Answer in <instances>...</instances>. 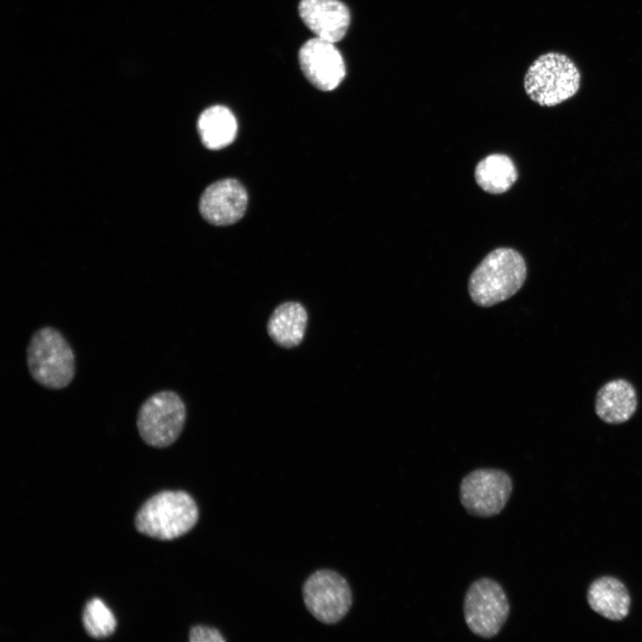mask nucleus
<instances>
[{
    "instance_id": "f257e3e1",
    "label": "nucleus",
    "mask_w": 642,
    "mask_h": 642,
    "mask_svg": "<svg viewBox=\"0 0 642 642\" xmlns=\"http://www.w3.org/2000/svg\"><path fill=\"white\" fill-rule=\"evenodd\" d=\"M526 276L525 260L517 251L495 249L473 271L468 283L470 297L481 307L498 304L515 294Z\"/></svg>"
},
{
    "instance_id": "f03ea898",
    "label": "nucleus",
    "mask_w": 642,
    "mask_h": 642,
    "mask_svg": "<svg viewBox=\"0 0 642 642\" xmlns=\"http://www.w3.org/2000/svg\"><path fill=\"white\" fill-rule=\"evenodd\" d=\"M581 73L567 54L556 51L544 53L528 67L523 88L528 97L543 107L556 106L580 90Z\"/></svg>"
},
{
    "instance_id": "7ed1b4c3",
    "label": "nucleus",
    "mask_w": 642,
    "mask_h": 642,
    "mask_svg": "<svg viewBox=\"0 0 642 642\" xmlns=\"http://www.w3.org/2000/svg\"><path fill=\"white\" fill-rule=\"evenodd\" d=\"M27 365L33 380L50 390L66 388L76 374L75 353L62 332L53 326L41 327L31 335Z\"/></svg>"
},
{
    "instance_id": "20e7f679",
    "label": "nucleus",
    "mask_w": 642,
    "mask_h": 642,
    "mask_svg": "<svg viewBox=\"0 0 642 642\" xmlns=\"http://www.w3.org/2000/svg\"><path fill=\"white\" fill-rule=\"evenodd\" d=\"M199 517L193 498L181 490L161 491L149 498L136 516V530L151 538L170 540L188 532Z\"/></svg>"
},
{
    "instance_id": "39448f33",
    "label": "nucleus",
    "mask_w": 642,
    "mask_h": 642,
    "mask_svg": "<svg viewBox=\"0 0 642 642\" xmlns=\"http://www.w3.org/2000/svg\"><path fill=\"white\" fill-rule=\"evenodd\" d=\"M186 407L176 391L163 390L148 397L136 415L141 439L153 448H167L180 436L185 424Z\"/></svg>"
},
{
    "instance_id": "423d86ee",
    "label": "nucleus",
    "mask_w": 642,
    "mask_h": 642,
    "mask_svg": "<svg viewBox=\"0 0 642 642\" xmlns=\"http://www.w3.org/2000/svg\"><path fill=\"white\" fill-rule=\"evenodd\" d=\"M510 607L502 587L495 580L482 578L466 591L464 616L469 630L475 635L490 638L506 623Z\"/></svg>"
},
{
    "instance_id": "0eeeda50",
    "label": "nucleus",
    "mask_w": 642,
    "mask_h": 642,
    "mask_svg": "<svg viewBox=\"0 0 642 642\" xmlns=\"http://www.w3.org/2000/svg\"><path fill=\"white\" fill-rule=\"evenodd\" d=\"M512 490V480L506 472L477 469L463 478L459 490L460 500L469 514L490 517L504 509Z\"/></svg>"
},
{
    "instance_id": "6e6552de",
    "label": "nucleus",
    "mask_w": 642,
    "mask_h": 642,
    "mask_svg": "<svg viewBox=\"0 0 642 642\" xmlns=\"http://www.w3.org/2000/svg\"><path fill=\"white\" fill-rule=\"evenodd\" d=\"M307 609L318 621L334 623L342 620L352 604L347 580L331 570H319L305 581L302 589Z\"/></svg>"
},
{
    "instance_id": "1a4fd4ad",
    "label": "nucleus",
    "mask_w": 642,
    "mask_h": 642,
    "mask_svg": "<svg viewBox=\"0 0 642 642\" xmlns=\"http://www.w3.org/2000/svg\"><path fill=\"white\" fill-rule=\"evenodd\" d=\"M334 43L315 37L308 40L299 52L300 68L317 88L331 91L343 80L346 68Z\"/></svg>"
},
{
    "instance_id": "9d476101",
    "label": "nucleus",
    "mask_w": 642,
    "mask_h": 642,
    "mask_svg": "<svg viewBox=\"0 0 642 642\" xmlns=\"http://www.w3.org/2000/svg\"><path fill=\"white\" fill-rule=\"evenodd\" d=\"M248 195L235 178H225L209 185L200 199L203 218L215 226H227L241 219L246 210Z\"/></svg>"
},
{
    "instance_id": "9b49d317",
    "label": "nucleus",
    "mask_w": 642,
    "mask_h": 642,
    "mask_svg": "<svg viewBox=\"0 0 642 642\" xmlns=\"http://www.w3.org/2000/svg\"><path fill=\"white\" fill-rule=\"evenodd\" d=\"M299 12L317 37L333 43L344 37L350 23V10L339 0H301Z\"/></svg>"
},
{
    "instance_id": "f8f14e48",
    "label": "nucleus",
    "mask_w": 642,
    "mask_h": 642,
    "mask_svg": "<svg viewBox=\"0 0 642 642\" xmlns=\"http://www.w3.org/2000/svg\"><path fill=\"white\" fill-rule=\"evenodd\" d=\"M308 314L302 304L286 301L272 312L267 325L269 337L284 348L298 346L303 340Z\"/></svg>"
},
{
    "instance_id": "ddd939ff",
    "label": "nucleus",
    "mask_w": 642,
    "mask_h": 642,
    "mask_svg": "<svg viewBox=\"0 0 642 642\" xmlns=\"http://www.w3.org/2000/svg\"><path fill=\"white\" fill-rule=\"evenodd\" d=\"M637 408V395L632 385L617 379L605 383L596 398V413L608 424L629 420Z\"/></svg>"
},
{
    "instance_id": "4468645a",
    "label": "nucleus",
    "mask_w": 642,
    "mask_h": 642,
    "mask_svg": "<svg viewBox=\"0 0 642 642\" xmlns=\"http://www.w3.org/2000/svg\"><path fill=\"white\" fill-rule=\"evenodd\" d=\"M588 602L595 612L612 621L625 618L630 605L625 586L613 577L595 580L588 591Z\"/></svg>"
},
{
    "instance_id": "2eb2a0df",
    "label": "nucleus",
    "mask_w": 642,
    "mask_h": 642,
    "mask_svg": "<svg viewBox=\"0 0 642 642\" xmlns=\"http://www.w3.org/2000/svg\"><path fill=\"white\" fill-rule=\"evenodd\" d=\"M197 128L206 148L219 150L234 142L237 133V122L228 108L215 105L201 113Z\"/></svg>"
},
{
    "instance_id": "dca6fc26",
    "label": "nucleus",
    "mask_w": 642,
    "mask_h": 642,
    "mask_svg": "<svg viewBox=\"0 0 642 642\" xmlns=\"http://www.w3.org/2000/svg\"><path fill=\"white\" fill-rule=\"evenodd\" d=\"M518 177L514 161L506 155L490 154L478 162L474 177L478 185L493 194L508 191Z\"/></svg>"
},
{
    "instance_id": "f3484780",
    "label": "nucleus",
    "mask_w": 642,
    "mask_h": 642,
    "mask_svg": "<svg viewBox=\"0 0 642 642\" xmlns=\"http://www.w3.org/2000/svg\"><path fill=\"white\" fill-rule=\"evenodd\" d=\"M83 624L89 636L103 638L114 632L116 620L112 612L101 599L93 598L84 609Z\"/></svg>"
},
{
    "instance_id": "a211bd4d",
    "label": "nucleus",
    "mask_w": 642,
    "mask_h": 642,
    "mask_svg": "<svg viewBox=\"0 0 642 642\" xmlns=\"http://www.w3.org/2000/svg\"><path fill=\"white\" fill-rule=\"evenodd\" d=\"M189 640L191 642H224L226 639L217 629L199 625L191 629Z\"/></svg>"
}]
</instances>
